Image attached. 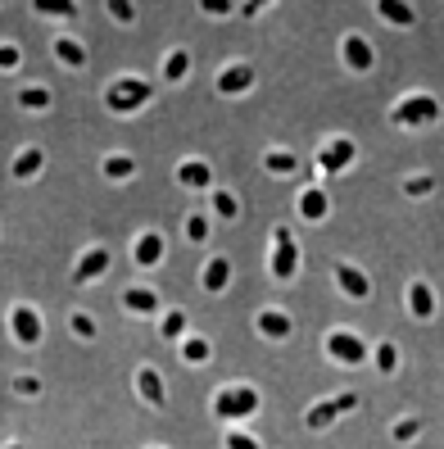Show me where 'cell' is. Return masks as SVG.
I'll use <instances>...</instances> for the list:
<instances>
[{
    "label": "cell",
    "mask_w": 444,
    "mask_h": 449,
    "mask_svg": "<svg viewBox=\"0 0 444 449\" xmlns=\"http://www.w3.org/2000/svg\"><path fill=\"white\" fill-rule=\"evenodd\" d=\"M141 100H150V82H118L114 91L105 96V105L114 109V114H132Z\"/></svg>",
    "instance_id": "2"
},
{
    "label": "cell",
    "mask_w": 444,
    "mask_h": 449,
    "mask_svg": "<svg viewBox=\"0 0 444 449\" xmlns=\"http://www.w3.org/2000/svg\"><path fill=\"white\" fill-rule=\"evenodd\" d=\"M177 182L200 191V186H208V168H204V164H181V168H177Z\"/></svg>",
    "instance_id": "20"
},
{
    "label": "cell",
    "mask_w": 444,
    "mask_h": 449,
    "mask_svg": "<svg viewBox=\"0 0 444 449\" xmlns=\"http://www.w3.org/2000/svg\"><path fill=\"white\" fill-rule=\"evenodd\" d=\"M159 254H164V236H159V232H150V236H141V241H137V264L141 268H154Z\"/></svg>",
    "instance_id": "11"
},
{
    "label": "cell",
    "mask_w": 444,
    "mask_h": 449,
    "mask_svg": "<svg viewBox=\"0 0 444 449\" xmlns=\"http://www.w3.org/2000/svg\"><path fill=\"white\" fill-rule=\"evenodd\" d=\"M18 105H23V109H46V105H51V91L28 86V91H18Z\"/></svg>",
    "instance_id": "24"
},
{
    "label": "cell",
    "mask_w": 444,
    "mask_h": 449,
    "mask_svg": "<svg viewBox=\"0 0 444 449\" xmlns=\"http://www.w3.org/2000/svg\"><path fill=\"white\" fill-rule=\"evenodd\" d=\"M137 386H141L145 404H164V381H159L154 368H141V372H137Z\"/></svg>",
    "instance_id": "15"
},
{
    "label": "cell",
    "mask_w": 444,
    "mask_h": 449,
    "mask_svg": "<svg viewBox=\"0 0 444 449\" xmlns=\"http://www.w3.org/2000/svg\"><path fill=\"white\" fill-rule=\"evenodd\" d=\"M213 209H218L222 218H231V214H236V200H231V191H218V195H213Z\"/></svg>",
    "instance_id": "33"
},
{
    "label": "cell",
    "mask_w": 444,
    "mask_h": 449,
    "mask_svg": "<svg viewBox=\"0 0 444 449\" xmlns=\"http://www.w3.org/2000/svg\"><path fill=\"white\" fill-rule=\"evenodd\" d=\"M394 435H399V440H413V435H417V422H399Z\"/></svg>",
    "instance_id": "40"
},
{
    "label": "cell",
    "mask_w": 444,
    "mask_h": 449,
    "mask_svg": "<svg viewBox=\"0 0 444 449\" xmlns=\"http://www.w3.org/2000/svg\"><path fill=\"white\" fill-rule=\"evenodd\" d=\"M349 159H354V145L340 136V141H331V145L322 150V159H317V164H322L327 172H336V168H344V164H349Z\"/></svg>",
    "instance_id": "8"
},
{
    "label": "cell",
    "mask_w": 444,
    "mask_h": 449,
    "mask_svg": "<svg viewBox=\"0 0 444 449\" xmlns=\"http://www.w3.org/2000/svg\"><path fill=\"white\" fill-rule=\"evenodd\" d=\"M250 78H254V73L250 68H245V64H231V68H222V78H218V91H245V86H250Z\"/></svg>",
    "instance_id": "14"
},
{
    "label": "cell",
    "mask_w": 444,
    "mask_h": 449,
    "mask_svg": "<svg viewBox=\"0 0 444 449\" xmlns=\"http://www.w3.org/2000/svg\"><path fill=\"white\" fill-rule=\"evenodd\" d=\"M300 214H304V218H322V214H327V195L317 191V186H308V191L300 195Z\"/></svg>",
    "instance_id": "18"
},
{
    "label": "cell",
    "mask_w": 444,
    "mask_h": 449,
    "mask_svg": "<svg viewBox=\"0 0 444 449\" xmlns=\"http://www.w3.org/2000/svg\"><path fill=\"white\" fill-rule=\"evenodd\" d=\"M105 268H109V254L105 249H91V254H82V264L73 268V282H91V277H100Z\"/></svg>",
    "instance_id": "7"
},
{
    "label": "cell",
    "mask_w": 444,
    "mask_h": 449,
    "mask_svg": "<svg viewBox=\"0 0 444 449\" xmlns=\"http://www.w3.org/2000/svg\"><path fill=\"white\" fill-rule=\"evenodd\" d=\"M73 336H82V341H91V336H95V322L86 318V314H73Z\"/></svg>",
    "instance_id": "29"
},
{
    "label": "cell",
    "mask_w": 444,
    "mask_h": 449,
    "mask_svg": "<svg viewBox=\"0 0 444 449\" xmlns=\"http://www.w3.org/2000/svg\"><path fill=\"white\" fill-rule=\"evenodd\" d=\"M208 14H231V0H200Z\"/></svg>",
    "instance_id": "38"
},
{
    "label": "cell",
    "mask_w": 444,
    "mask_h": 449,
    "mask_svg": "<svg viewBox=\"0 0 444 449\" xmlns=\"http://www.w3.org/2000/svg\"><path fill=\"white\" fill-rule=\"evenodd\" d=\"M408 304H413L417 318H426V314H430V291H426V286H413V291H408Z\"/></svg>",
    "instance_id": "26"
},
{
    "label": "cell",
    "mask_w": 444,
    "mask_h": 449,
    "mask_svg": "<svg viewBox=\"0 0 444 449\" xmlns=\"http://www.w3.org/2000/svg\"><path fill=\"white\" fill-rule=\"evenodd\" d=\"M336 282H340L354 299H363V295H367V277H363L359 268H349V264H336Z\"/></svg>",
    "instance_id": "13"
},
{
    "label": "cell",
    "mask_w": 444,
    "mask_h": 449,
    "mask_svg": "<svg viewBox=\"0 0 444 449\" xmlns=\"http://www.w3.org/2000/svg\"><path fill=\"white\" fill-rule=\"evenodd\" d=\"M181 331H186V314H168L164 318V336L172 341V336H181Z\"/></svg>",
    "instance_id": "30"
},
{
    "label": "cell",
    "mask_w": 444,
    "mask_h": 449,
    "mask_svg": "<svg viewBox=\"0 0 444 449\" xmlns=\"http://www.w3.org/2000/svg\"><path fill=\"white\" fill-rule=\"evenodd\" d=\"M376 9H381L390 23H413V9L403 5V0H376Z\"/></svg>",
    "instance_id": "22"
},
{
    "label": "cell",
    "mask_w": 444,
    "mask_h": 449,
    "mask_svg": "<svg viewBox=\"0 0 444 449\" xmlns=\"http://www.w3.org/2000/svg\"><path fill=\"white\" fill-rule=\"evenodd\" d=\"M227 449H258V445L250 440V435H240V431H231V435H227Z\"/></svg>",
    "instance_id": "37"
},
{
    "label": "cell",
    "mask_w": 444,
    "mask_h": 449,
    "mask_svg": "<svg viewBox=\"0 0 444 449\" xmlns=\"http://www.w3.org/2000/svg\"><path fill=\"white\" fill-rule=\"evenodd\" d=\"M109 14H114L118 23H132V14H137V9H132V0H109Z\"/></svg>",
    "instance_id": "31"
},
{
    "label": "cell",
    "mask_w": 444,
    "mask_h": 449,
    "mask_svg": "<svg viewBox=\"0 0 444 449\" xmlns=\"http://www.w3.org/2000/svg\"><path fill=\"white\" fill-rule=\"evenodd\" d=\"M258 331L273 336V341H281V336H290V318L277 314V309H268V314H258Z\"/></svg>",
    "instance_id": "16"
},
{
    "label": "cell",
    "mask_w": 444,
    "mask_h": 449,
    "mask_svg": "<svg viewBox=\"0 0 444 449\" xmlns=\"http://www.w3.org/2000/svg\"><path fill=\"white\" fill-rule=\"evenodd\" d=\"M32 5L41 9V14H55V19H68L73 9H78V5H73V0H32Z\"/></svg>",
    "instance_id": "25"
},
{
    "label": "cell",
    "mask_w": 444,
    "mask_h": 449,
    "mask_svg": "<svg viewBox=\"0 0 444 449\" xmlns=\"http://www.w3.org/2000/svg\"><path fill=\"white\" fill-rule=\"evenodd\" d=\"M132 168H137V164H132V159L127 155H122V159H109V164H105V177H132Z\"/></svg>",
    "instance_id": "27"
},
{
    "label": "cell",
    "mask_w": 444,
    "mask_h": 449,
    "mask_svg": "<svg viewBox=\"0 0 444 449\" xmlns=\"http://www.w3.org/2000/svg\"><path fill=\"white\" fill-rule=\"evenodd\" d=\"M186 68H191V55H186V50H177V55H168V64H164V78H168V82H177V78H181Z\"/></svg>",
    "instance_id": "23"
},
{
    "label": "cell",
    "mask_w": 444,
    "mask_h": 449,
    "mask_svg": "<svg viewBox=\"0 0 444 449\" xmlns=\"http://www.w3.org/2000/svg\"><path fill=\"white\" fill-rule=\"evenodd\" d=\"M430 114H435V100H403V105L394 109L399 123H426Z\"/></svg>",
    "instance_id": "9"
},
{
    "label": "cell",
    "mask_w": 444,
    "mask_h": 449,
    "mask_svg": "<svg viewBox=\"0 0 444 449\" xmlns=\"http://www.w3.org/2000/svg\"><path fill=\"white\" fill-rule=\"evenodd\" d=\"M36 168H41V150H36V145H28V150H23V155L14 159V177H32Z\"/></svg>",
    "instance_id": "21"
},
{
    "label": "cell",
    "mask_w": 444,
    "mask_h": 449,
    "mask_svg": "<svg viewBox=\"0 0 444 449\" xmlns=\"http://www.w3.org/2000/svg\"><path fill=\"white\" fill-rule=\"evenodd\" d=\"M186 236H191V241H204V236H208V222H204L200 214H191V218H186Z\"/></svg>",
    "instance_id": "32"
},
{
    "label": "cell",
    "mask_w": 444,
    "mask_h": 449,
    "mask_svg": "<svg viewBox=\"0 0 444 449\" xmlns=\"http://www.w3.org/2000/svg\"><path fill=\"white\" fill-rule=\"evenodd\" d=\"M403 191H408V195H426V191H430V182H426V177H413L408 186H403Z\"/></svg>",
    "instance_id": "39"
},
{
    "label": "cell",
    "mask_w": 444,
    "mask_h": 449,
    "mask_svg": "<svg viewBox=\"0 0 444 449\" xmlns=\"http://www.w3.org/2000/svg\"><path fill=\"white\" fill-rule=\"evenodd\" d=\"M263 5H268V0H245V5H240V14H245V19H254Z\"/></svg>",
    "instance_id": "41"
},
{
    "label": "cell",
    "mask_w": 444,
    "mask_h": 449,
    "mask_svg": "<svg viewBox=\"0 0 444 449\" xmlns=\"http://www.w3.org/2000/svg\"><path fill=\"white\" fill-rule=\"evenodd\" d=\"M9 449H18V445H9Z\"/></svg>",
    "instance_id": "42"
},
{
    "label": "cell",
    "mask_w": 444,
    "mask_h": 449,
    "mask_svg": "<svg viewBox=\"0 0 444 449\" xmlns=\"http://www.w3.org/2000/svg\"><path fill=\"white\" fill-rule=\"evenodd\" d=\"M213 408H218V418H245V413L258 408V395L250 391V386H236V391H222L213 399Z\"/></svg>",
    "instance_id": "1"
},
{
    "label": "cell",
    "mask_w": 444,
    "mask_h": 449,
    "mask_svg": "<svg viewBox=\"0 0 444 449\" xmlns=\"http://www.w3.org/2000/svg\"><path fill=\"white\" fill-rule=\"evenodd\" d=\"M376 363H381V372H394V345H381L376 349Z\"/></svg>",
    "instance_id": "34"
},
{
    "label": "cell",
    "mask_w": 444,
    "mask_h": 449,
    "mask_svg": "<svg viewBox=\"0 0 444 449\" xmlns=\"http://www.w3.org/2000/svg\"><path fill=\"white\" fill-rule=\"evenodd\" d=\"M0 68H18V46H0Z\"/></svg>",
    "instance_id": "36"
},
{
    "label": "cell",
    "mask_w": 444,
    "mask_h": 449,
    "mask_svg": "<svg viewBox=\"0 0 444 449\" xmlns=\"http://www.w3.org/2000/svg\"><path fill=\"white\" fill-rule=\"evenodd\" d=\"M273 272H277L281 282H286V277H295V241H290V232H286V227L277 232V254H273Z\"/></svg>",
    "instance_id": "6"
},
{
    "label": "cell",
    "mask_w": 444,
    "mask_h": 449,
    "mask_svg": "<svg viewBox=\"0 0 444 449\" xmlns=\"http://www.w3.org/2000/svg\"><path fill=\"white\" fill-rule=\"evenodd\" d=\"M231 282V259H208V268H204V291H222V286Z\"/></svg>",
    "instance_id": "10"
},
{
    "label": "cell",
    "mask_w": 444,
    "mask_h": 449,
    "mask_svg": "<svg viewBox=\"0 0 444 449\" xmlns=\"http://www.w3.org/2000/svg\"><path fill=\"white\" fill-rule=\"evenodd\" d=\"M340 50H344V59H349L354 68H372V50H367V41H363V36H344V41H340Z\"/></svg>",
    "instance_id": "12"
},
{
    "label": "cell",
    "mask_w": 444,
    "mask_h": 449,
    "mask_svg": "<svg viewBox=\"0 0 444 449\" xmlns=\"http://www.w3.org/2000/svg\"><path fill=\"white\" fill-rule=\"evenodd\" d=\"M359 404V395H336V399H327V404H317L313 413H308V427H327L331 418H340V413H349V408Z\"/></svg>",
    "instance_id": "4"
},
{
    "label": "cell",
    "mask_w": 444,
    "mask_h": 449,
    "mask_svg": "<svg viewBox=\"0 0 444 449\" xmlns=\"http://www.w3.org/2000/svg\"><path fill=\"white\" fill-rule=\"evenodd\" d=\"M9 327H14V336H18L23 345L41 341V318H36V309H28V304H18L14 314H9Z\"/></svg>",
    "instance_id": "3"
},
{
    "label": "cell",
    "mask_w": 444,
    "mask_h": 449,
    "mask_svg": "<svg viewBox=\"0 0 444 449\" xmlns=\"http://www.w3.org/2000/svg\"><path fill=\"white\" fill-rule=\"evenodd\" d=\"M55 55L64 59V64H73V68L86 64V50H82L78 41H73V36H59V41H55Z\"/></svg>",
    "instance_id": "19"
},
{
    "label": "cell",
    "mask_w": 444,
    "mask_h": 449,
    "mask_svg": "<svg viewBox=\"0 0 444 449\" xmlns=\"http://www.w3.org/2000/svg\"><path fill=\"white\" fill-rule=\"evenodd\" d=\"M268 168H277V172H290V168H295V155H268Z\"/></svg>",
    "instance_id": "35"
},
{
    "label": "cell",
    "mask_w": 444,
    "mask_h": 449,
    "mask_svg": "<svg viewBox=\"0 0 444 449\" xmlns=\"http://www.w3.org/2000/svg\"><path fill=\"white\" fill-rule=\"evenodd\" d=\"M122 304L137 309V314H159V295L154 291H141V286H137V291H122Z\"/></svg>",
    "instance_id": "17"
},
{
    "label": "cell",
    "mask_w": 444,
    "mask_h": 449,
    "mask_svg": "<svg viewBox=\"0 0 444 449\" xmlns=\"http://www.w3.org/2000/svg\"><path fill=\"white\" fill-rule=\"evenodd\" d=\"M327 349H331V354H336V358H344V363H359V358L367 354V349H363V341H359V336H354V331H331Z\"/></svg>",
    "instance_id": "5"
},
{
    "label": "cell",
    "mask_w": 444,
    "mask_h": 449,
    "mask_svg": "<svg viewBox=\"0 0 444 449\" xmlns=\"http://www.w3.org/2000/svg\"><path fill=\"white\" fill-rule=\"evenodd\" d=\"M181 358H186V363H204V358H208V345H204V341H186V345H181Z\"/></svg>",
    "instance_id": "28"
}]
</instances>
